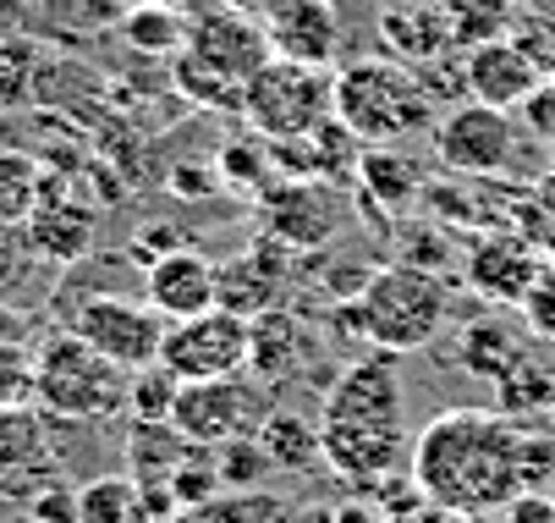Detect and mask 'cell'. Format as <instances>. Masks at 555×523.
<instances>
[{"mask_svg": "<svg viewBox=\"0 0 555 523\" xmlns=\"http://www.w3.org/2000/svg\"><path fill=\"white\" fill-rule=\"evenodd\" d=\"M413 485L446 512H495L528 490L522 424L490 408H456L413 441Z\"/></svg>", "mask_w": 555, "mask_h": 523, "instance_id": "obj_1", "label": "cell"}, {"mask_svg": "<svg viewBox=\"0 0 555 523\" xmlns=\"http://www.w3.org/2000/svg\"><path fill=\"white\" fill-rule=\"evenodd\" d=\"M336 116L358 132L363 149H402L440 122L424 72L396 55H363L336 72Z\"/></svg>", "mask_w": 555, "mask_h": 523, "instance_id": "obj_2", "label": "cell"}, {"mask_svg": "<svg viewBox=\"0 0 555 523\" xmlns=\"http://www.w3.org/2000/svg\"><path fill=\"white\" fill-rule=\"evenodd\" d=\"M34 403L61 424H105L132 403V369L111 363L77 331L55 326L34 342Z\"/></svg>", "mask_w": 555, "mask_h": 523, "instance_id": "obj_3", "label": "cell"}, {"mask_svg": "<svg viewBox=\"0 0 555 523\" xmlns=\"http://www.w3.org/2000/svg\"><path fill=\"white\" fill-rule=\"evenodd\" d=\"M270 55L275 50L259 12H204L188 23V44L177 50V89L198 105H225L243 116V89Z\"/></svg>", "mask_w": 555, "mask_h": 523, "instance_id": "obj_4", "label": "cell"}, {"mask_svg": "<svg viewBox=\"0 0 555 523\" xmlns=\"http://www.w3.org/2000/svg\"><path fill=\"white\" fill-rule=\"evenodd\" d=\"M363 304V336L374 353H424L451 315V286L429 270V265H385L369 276V286L358 292Z\"/></svg>", "mask_w": 555, "mask_h": 523, "instance_id": "obj_5", "label": "cell"}, {"mask_svg": "<svg viewBox=\"0 0 555 523\" xmlns=\"http://www.w3.org/2000/svg\"><path fill=\"white\" fill-rule=\"evenodd\" d=\"M331 116H336V72L331 66L270 55L243 89V122L270 143H297L313 127H325Z\"/></svg>", "mask_w": 555, "mask_h": 523, "instance_id": "obj_6", "label": "cell"}, {"mask_svg": "<svg viewBox=\"0 0 555 523\" xmlns=\"http://www.w3.org/2000/svg\"><path fill=\"white\" fill-rule=\"evenodd\" d=\"M61 326L77 331L89 347H100L111 363L132 369V375L149 363H160V347H166V331H171V320L154 309L149 297H132V292H100L89 304H77Z\"/></svg>", "mask_w": 555, "mask_h": 523, "instance_id": "obj_7", "label": "cell"}, {"mask_svg": "<svg viewBox=\"0 0 555 523\" xmlns=\"http://www.w3.org/2000/svg\"><path fill=\"white\" fill-rule=\"evenodd\" d=\"M270 413V397L254 375H225V381H182L177 392V413L171 424L198 441V446H225V441H243V435H259Z\"/></svg>", "mask_w": 555, "mask_h": 523, "instance_id": "obj_8", "label": "cell"}, {"mask_svg": "<svg viewBox=\"0 0 555 523\" xmlns=\"http://www.w3.org/2000/svg\"><path fill=\"white\" fill-rule=\"evenodd\" d=\"M248 336L254 326L231 309H209L193 320H177L166 331L160 363L177 381H225V375H248Z\"/></svg>", "mask_w": 555, "mask_h": 523, "instance_id": "obj_9", "label": "cell"}, {"mask_svg": "<svg viewBox=\"0 0 555 523\" xmlns=\"http://www.w3.org/2000/svg\"><path fill=\"white\" fill-rule=\"evenodd\" d=\"M429 143H435V161L456 177H501L517 149V122H512V111L467 100L435 122Z\"/></svg>", "mask_w": 555, "mask_h": 523, "instance_id": "obj_10", "label": "cell"}, {"mask_svg": "<svg viewBox=\"0 0 555 523\" xmlns=\"http://www.w3.org/2000/svg\"><path fill=\"white\" fill-rule=\"evenodd\" d=\"M320 419L325 424H408V392H402V363H396V353L352 358L331 381Z\"/></svg>", "mask_w": 555, "mask_h": 523, "instance_id": "obj_11", "label": "cell"}, {"mask_svg": "<svg viewBox=\"0 0 555 523\" xmlns=\"http://www.w3.org/2000/svg\"><path fill=\"white\" fill-rule=\"evenodd\" d=\"M264 238L286 248H325L341 227V199L320 177H275L259 199Z\"/></svg>", "mask_w": 555, "mask_h": 523, "instance_id": "obj_12", "label": "cell"}, {"mask_svg": "<svg viewBox=\"0 0 555 523\" xmlns=\"http://www.w3.org/2000/svg\"><path fill=\"white\" fill-rule=\"evenodd\" d=\"M544 78H550V72H544V61L533 55V44H528V39H512V34L462 55V84H467V94L479 100V105H495V111H522V105L539 94Z\"/></svg>", "mask_w": 555, "mask_h": 523, "instance_id": "obj_13", "label": "cell"}, {"mask_svg": "<svg viewBox=\"0 0 555 523\" xmlns=\"http://www.w3.org/2000/svg\"><path fill=\"white\" fill-rule=\"evenodd\" d=\"M286 259H292V248L275 243V238H259V243L243 248V254L215 259V276H220V309L243 315V320H259V315L281 309L286 281H292Z\"/></svg>", "mask_w": 555, "mask_h": 523, "instance_id": "obj_14", "label": "cell"}, {"mask_svg": "<svg viewBox=\"0 0 555 523\" xmlns=\"http://www.w3.org/2000/svg\"><path fill=\"white\" fill-rule=\"evenodd\" d=\"M259 23H264L270 50L286 55V61L331 66L336 50H341V12H336V0H264Z\"/></svg>", "mask_w": 555, "mask_h": 523, "instance_id": "obj_15", "label": "cell"}, {"mask_svg": "<svg viewBox=\"0 0 555 523\" xmlns=\"http://www.w3.org/2000/svg\"><path fill=\"white\" fill-rule=\"evenodd\" d=\"M143 297L160 309L171 326L177 320H193V315H209L220 309V276H215V259L198 254V248H171L160 259L143 265Z\"/></svg>", "mask_w": 555, "mask_h": 523, "instance_id": "obj_16", "label": "cell"}, {"mask_svg": "<svg viewBox=\"0 0 555 523\" xmlns=\"http://www.w3.org/2000/svg\"><path fill=\"white\" fill-rule=\"evenodd\" d=\"M254 336H248V375L259 386H292L313 369V353H320V336L313 326L297 315V309H270L259 320H248Z\"/></svg>", "mask_w": 555, "mask_h": 523, "instance_id": "obj_17", "label": "cell"}, {"mask_svg": "<svg viewBox=\"0 0 555 523\" xmlns=\"http://www.w3.org/2000/svg\"><path fill=\"white\" fill-rule=\"evenodd\" d=\"M55 419L39 408V403H23V408H0V480H12L23 507L28 496L55 480V441H50Z\"/></svg>", "mask_w": 555, "mask_h": 523, "instance_id": "obj_18", "label": "cell"}, {"mask_svg": "<svg viewBox=\"0 0 555 523\" xmlns=\"http://www.w3.org/2000/svg\"><path fill=\"white\" fill-rule=\"evenodd\" d=\"M379 44L408 66H424V61H440L446 50H456L446 0H390L379 12Z\"/></svg>", "mask_w": 555, "mask_h": 523, "instance_id": "obj_19", "label": "cell"}, {"mask_svg": "<svg viewBox=\"0 0 555 523\" xmlns=\"http://www.w3.org/2000/svg\"><path fill=\"white\" fill-rule=\"evenodd\" d=\"M539 259H533V248L528 243H517V238H485V243H473V254H467V286L479 292V297H490V304H528V292L539 286Z\"/></svg>", "mask_w": 555, "mask_h": 523, "instance_id": "obj_20", "label": "cell"}, {"mask_svg": "<svg viewBox=\"0 0 555 523\" xmlns=\"http://www.w3.org/2000/svg\"><path fill=\"white\" fill-rule=\"evenodd\" d=\"M23 227H28V243H34L39 259L77 265V259L89 254V243H94V209H89V204H77V199H66L61 188L44 182L39 209L23 220Z\"/></svg>", "mask_w": 555, "mask_h": 523, "instance_id": "obj_21", "label": "cell"}, {"mask_svg": "<svg viewBox=\"0 0 555 523\" xmlns=\"http://www.w3.org/2000/svg\"><path fill=\"white\" fill-rule=\"evenodd\" d=\"M259 446L270 452L275 474H308L313 463H325V430L297 408H270L259 424Z\"/></svg>", "mask_w": 555, "mask_h": 523, "instance_id": "obj_22", "label": "cell"}, {"mask_svg": "<svg viewBox=\"0 0 555 523\" xmlns=\"http://www.w3.org/2000/svg\"><path fill=\"white\" fill-rule=\"evenodd\" d=\"M193 446L198 441H188L177 424H132V435H127V474L138 485H166L193 458Z\"/></svg>", "mask_w": 555, "mask_h": 523, "instance_id": "obj_23", "label": "cell"}, {"mask_svg": "<svg viewBox=\"0 0 555 523\" xmlns=\"http://www.w3.org/2000/svg\"><path fill=\"white\" fill-rule=\"evenodd\" d=\"M418 166L402 155V149H363V161H358V188L369 204H379L385 215H396L402 204L418 199Z\"/></svg>", "mask_w": 555, "mask_h": 523, "instance_id": "obj_24", "label": "cell"}, {"mask_svg": "<svg viewBox=\"0 0 555 523\" xmlns=\"http://www.w3.org/2000/svg\"><path fill=\"white\" fill-rule=\"evenodd\" d=\"M77 523H149L143 485L132 474H100L77 485Z\"/></svg>", "mask_w": 555, "mask_h": 523, "instance_id": "obj_25", "label": "cell"}, {"mask_svg": "<svg viewBox=\"0 0 555 523\" xmlns=\"http://www.w3.org/2000/svg\"><path fill=\"white\" fill-rule=\"evenodd\" d=\"M188 12L177 7V0H138V7L127 12L121 34L143 50V55H177L188 44Z\"/></svg>", "mask_w": 555, "mask_h": 523, "instance_id": "obj_26", "label": "cell"}, {"mask_svg": "<svg viewBox=\"0 0 555 523\" xmlns=\"http://www.w3.org/2000/svg\"><path fill=\"white\" fill-rule=\"evenodd\" d=\"M446 12H451L456 50H479L512 34V0H446Z\"/></svg>", "mask_w": 555, "mask_h": 523, "instance_id": "obj_27", "label": "cell"}, {"mask_svg": "<svg viewBox=\"0 0 555 523\" xmlns=\"http://www.w3.org/2000/svg\"><path fill=\"white\" fill-rule=\"evenodd\" d=\"M177 392H182V381L171 375L166 363H149V369H138V375H132V403H127V419H132V424H171V413H177Z\"/></svg>", "mask_w": 555, "mask_h": 523, "instance_id": "obj_28", "label": "cell"}, {"mask_svg": "<svg viewBox=\"0 0 555 523\" xmlns=\"http://www.w3.org/2000/svg\"><path fill=\"white\" fill-rule=\"evenodd\" d=\"M215 463H220L225 490H264L270 474H275V463H270V452L259 446V435H243V441L215 446Z\"/></svg>", "mask_w": 555, "mask_h": 523, "instance_id": "obj_29", "label": "cell"}, {"mask_svg": "<svg viewBox=\"0 0 555 523\" xmlns=\"http://www.w3.org/2000/svg\"><path fill=\"white\" fill-rule=\"evenodd\" d=\"M39 193H44V177L28 155H0V220H23L39 209Z\"/></svg>", "mask_w": 555, "mask_h": 523, "instance_id": "obj_30", "label": "cell"}, {"mask_svg": "<svg viewBox=\"0 0 555 523\" xmlns=\"http://www.w3.org/2000/svg\"><path fill=\"white\" fill-rule=\"evenodd\" d=\"M456 353H462V363L473 369V375H495V381H501L506 369L517 363L512 336H506L501 326H490V320H485V326H473V331L462 336V347H456Z\"/></svg>", "mask_w": 555, "mask_h": 523, "instance_id": "obj_31", "label": "cell"}, {"mask_svg": "<svg viewBox=\"0 0 555 523\" xmlns=\"http://www.w3.org/2000/svg\"><path fill=\"white\" fill-rule=\"evenodd\" d=\"M34 403V347L28 342H0V408Z\"/></svg>", "mask_w": 555, "mask_h": 523, "instance_id": "obj_32", "label": "cell"}, {"mask_svg": "<svg viewBox=\"0 0 555 523\" xmlns=\"http://www.w3.org/2000/svg\"><path fill=\"white\" fill-rule=\"evenodd\" d=\"M23 518H34V523H77V485H66L61 474L44 480V485L28 496Z\"/></svg>", "mask_w": 555, "mask_h": 523, "instance_id": "obj_33", "label": "cell"}, {"mask_svg": "<svg viewBox=\"0 0 555 523\" xmlns=\"http://www.w3.org/2000/svg\"><path fill=\"white\" fill-rule=\"evenodd\" d=\"M28 259H39L34 243H28V227H17V220H0V286L23 281Z\"/></svg>", "mask_w": 555, "mask_h": 523, "instance_id": "obj_34", "label": "cell"}, {"mask_svg": "<svg viewBox=\"0 0 555 523\" xmlns=\"http://www.w3.org/2000/svg\"><path fill=\"white\" fill-rule=\"evenodd\" d=\"M28 84H34V55H28V44H0V105L23 100Z\"/></svg>", "mask_w": 555, "mask_h": 523, "instance_id": "obj_35", "label": "cell"}, {"mask_svg": "<svg viewBox=\"0 0 555 523\" xmlns=\"http://www.w3.org/2000/svg\"><path fill=\"white\" fill-rule=\"evenodd\" d=\"M522 315H528V326H533L539 336H555V276H550V270H544V276H539V286L528 292Z\"/></svg>", "mask_w": 555, "mask_h": 523, "instance_id": "obj_36", "label": "cell"}, {"mask_svg": "<svg viewBox=\"0 0 555 523\" xmlns=\"http://www.w3.org/2000/svg\"><path fill=\"white\" fill-rule=\"evenodd\" d=\"M522 116H528V127H533L539 138H550V143H555V78H544V84H539V94L522 105Z\"/></svg>", "mask_w": 555, "mask_h": 523, "instance_id": "obj_37", "label": "cell"}, {"mask_svg": "<svg viewBox=\"0 0 555 523\" xmlns=\"http://www.w3.org/2000/svg\"><path fill=\"white\" fill-rule=\"evenodd\" d=\"M188 17H204V12H259L264 0H177Z\"/></svg>", "mask_w": 555, "mask_h": 523, "instance_id": "obj_38", "label": "cell"}, {"mask_svg": "<svg viewBox=\"0 0 555 523\" xmlns=\"http://www.w3.org/2000/svg\"><path fill=\"white\" fill-rule=\"evenodd\" d=\"M325 523H390V518H379L369 501H341V507H336Z\"/></svg>", "mask_w": 555, "mask_h": 523, "instance_id": "obj_39", "label": "cell"}, {"mask_svg": "<svg viewBox=\"0 0 555 523\" xmlns=\"http://www.w3.org/2000/svg\"><path fill=\"white\" fill-rule=\"evenodd\" d=\"M0 342H28V320L12 304H0Z\"/></svg>", "mask_w": 555, "mask_h": 523, "instance_id": "obj_40", "label": "cell"}, {"mask_svg": "<svg viewBox=\"0 0 555 523\" xmlns=\"http://www.w3.org/2000/svg\"><path fill=\"white\" fill-rule=\"evenodd\" d=\"M17 512H23L17 485H12V480H0V523H17Z\"/></svg>", "mask_w": 555, "mask_h": 523, "instance_id": "obj_41", "label": "cell"}, {"mask_svg": "<svg viewBox=\"0 0 555 523\" xmlns=\"http://www.w3.org/2000/svg\"><path fill=\"white\" fill-rule=\"evenodd\" d=\"M446 523H485V512H451Z\"/></svg>", "mask_w": 555, "mask_h": 523, "instance_id": "obj_42", "label": "cell"}, {"mask_svg": "<svg viewBox=\"0 0 555 523\" xmlns=\"http://www.w3.org/2000/svg\"><path fill=\"white\" fill-rule=\"evenodd\" d=\"M544 496H550V501H555V480H550V485H544Z\"/></svg>", "mask_w": 555, "mask_h": 523, "instance_id": "obj_43", "label": "cell"}, {"mask_svg": "<svg viewBox=\"0 0 555 523\" xmlns=\"http://www.w3.org/2000/svg\"><path fill=\"white\" fill-rule=\"evenodd\" d=\"M550 413H555V403H550Z\"/></svg>", "mask_w": 555, "mask_h": 523, "instance_id": "obj_44", "label": "cell"}]
</instances>
